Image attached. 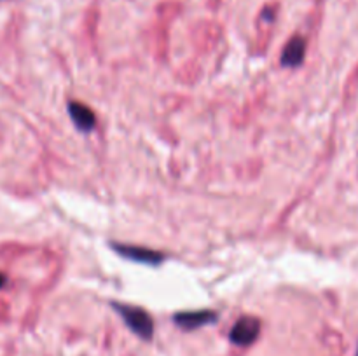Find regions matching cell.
I'll list each match as a JSON object with an SVG mask.
<instances>
[{
  "instance_id": "cell-1",
  "label": "cell",
  "mask_w": 358,
  "mask_h": 356,
  "mask_svg": "<svg viewBox=\"0 0 358 356\" xmlns=\"http://www.w3.org/2000/svg\"><path fill=\"white\" fill-rule=\"evenodd\" d=\"M112 308L119 313L122 322L135 335L144 341H151L154 337V322L145 309L131 304H121V302H112Z\"/></svg>"
},
{
  "instance_id": "cell-2",
  "label": "cell",
  "mask_w": 358,
  "mask_h": 356,
  "mask_svg": "<svg viewBox=\"0 0 358 356\" xmlns=\"http://www.w3.org/2000/svg\"><path fill=\"white\" fill-rule=\"evenodd\" d=\"M258 335H261V319L255 316H243L231 328L229 341L241 348H247L257 341Z\"/></svg>"
},
{
  "instance_id": "cell-3",
  "label": "cell",
  "mask_w": 358,
  "mask_h": 356,
  "mask_svg": "<svg viewBox=\"0 0 358 356\" xmlns=\"http://www.w3.org/2000/svg\"><path fill=\"white\" fill-rule=\"evenodd\" d=\"M111 246L115 253H119V255L124 257V259L131 260V262L147 264V266H159V264L164 260V253L144 248V246L119 245V243H112Z\"/></svg>"
},
{
  "instance_id": "cell-4",
  "label": "cell",
  "mask_w": 358,
  "mask_h": 356,
  "mask_svg": "<svg viewBox=\"0 0 358 356\" xmlns=\"http://www.w3.org/2000/svg\"><path fill=\"white\" fill-rule=\"evenodd\" d=\"M175 325L184 328V330H196L205 325L217 322V313L210 311V309H203V311H184L177 313L173 316Z\"/></svg>"
},
{
  "instance_id": "cell-5",
  "label": "cell",
  "mask_w": 358,
  "mask_h": 356,
  "mask_svg": "<svg viewBox=\"0 0 358 356\" xmlns=\"http://www.w3.org/2000/svg\"><path fill=\"white\" fill-rule=\"evenodd\" d=\"M68 114H70L75 128L82 133H89L96 128V115L88 105L81 103V101H68Z\"/></svg>"
},
{
  "instance_id": "cell-6",
  "label": "cell",
  "mask_w": 358,
  "mask_h": 356,
  "mask_svg": "<svg viewBox=\"0 0 358 356\" xmlns=\"http://www.w3.org/2000/svg\"><path fill=\"white\" fill-rule=\"evenodd\" d=\"M304 56H306V41L299 37V35H296L283 48L280 61L283 67H299L304 61Z\"/></svg>"
},
{
  "instance_id": "cell-7",
  "label": "cell",
  "mask_w": 358,
  "mask_h": 356,
  "mask_svg": "<svg viewBox=\"0 0 358 356\" xmlns=\"http://www.w3.org/2000/svg\"><path fill=\"white\" fill-rule=\"evenodd\" d=\"M6 283H8V276H6L4 273H0V290L4 288Z\"/></svg>"
},
{
  "instance_id": "cell-8",
  "label": "cell",
  "mask_w": 358,
  "mask_h": 356,
  "mask_svg": "<svg viewBox=\"0 0 358 356\" xmlns=\"http://www.w3.org/2000/svg\"><path fill=\"white\" fill-rule=\"evenodd\" d=\"M357 356H358V351H357Z\"/></svg>"
}]
</instances>
